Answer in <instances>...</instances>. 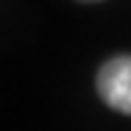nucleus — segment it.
Wrapping results in <instances>:
<instances>
[{
    "instance_id": "obj_1",
    "label": "nucleus",
    "mask_w": 131,
    "mask_h": 131,
    "mask_svg": "<svg viewBox=\"0 0 131 131\" xmlns=\"http://www.w3.org/2000/svg\"><path fill=\"white\" fill-rule=\"evenodd\" d=\"M97 92L112 109L131 114V56H117L100 68Z\"/></svg>"
}]
</instances>
